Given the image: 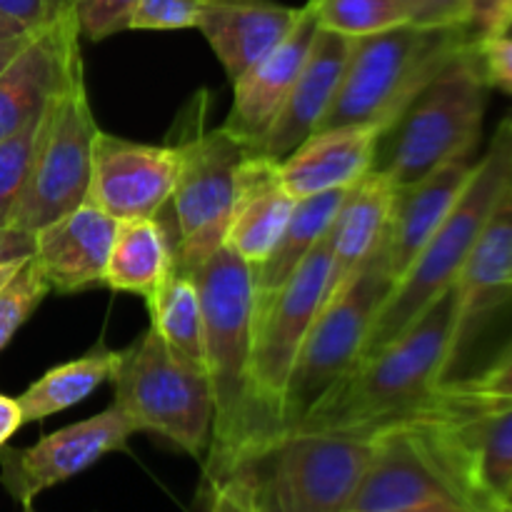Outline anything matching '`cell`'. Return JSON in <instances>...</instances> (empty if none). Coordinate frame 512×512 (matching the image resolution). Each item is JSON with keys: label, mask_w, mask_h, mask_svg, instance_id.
Returning a JSON list of instances; mask_svg holds the SVG:
<instances>
[{"label": "cell", "mask_w": 512, "mask_h": 512, "mask_svg": "<svg viewBox=\"0 0 512 512\" xmlns=\"http://www.w3.org/2000/svg\"><path fill=\"white\" fill-rule=\"evenodd\" d=\"M35 250V235L18 228H0V265L30 258Z\"/></svg>", "instance_id": "cell-41"}, {"label": "cell", "mask_w": 512, "mask_h": 512, "mask_svg": "<svg viewBox=\"0 0 512 512\" xmlns=\"http://www.w3.org/2000/svg\"><path fill=\"white\" fill-rule=\"evenodd\" d=\"M173 270L175 240L158 218L118 220L103 285L148 300Z\"/></svg>", "instance_id": "cell-26"}, {"label": "cell", "mask_w": 512, "mask_h": 512, "mask_svg": "<svg viewBox=\"0 0 512 512\" xmlns=\"http://www.w3.org/2000/svg\"><path fill=\"white\" fill-rule=\"evenodd\" d=\"M350 48H353V40L345 35L330 33L323 28L318 30L308 60H305L283 110L253 153L280 163L310 135L318 133L333 108L340 83H343Z\"/></svg>", "instance_id": "cell-19"}, {"label": "cell", "mask_w": 512, "mask_h": 512, "mask_svg": "<svg viewBox=\"0 0 512 512\" xmlns=\"http://www.w3.org/2000/svg\"><path fill=\"white\" fill-rule=\"evenodd\" d=\"M178 173L180 153L173 143H135L98 130L88 200L115 220L158 218L173 198Z\"/></svg>", "instance_id": "cell-15"}, {"label": "cell", "mask_w": 512, "mask_h": 512, "mask_svg": "<svg viewBox=\"0 0 512 512\" xmlns=\"http://www.w3.org/2000/svg\"><path fill=\"white\" fill-rule=\"evenodd\" d=\"M318 30V18H315L313 8L305 3L288 38L233 83V108H230L223 128L235 135L248 150L258 148L268 130L273 128L275 118L283 110L285 100L308 60Z\"/></svg>", "instance_id": "cell-16"}, {"label": "cell", "mask_w": 512, "mask_h": 512, "mask_svg": "<svg viewBox=\"0 0 512 512\" xmlns=\"http://www.w3.org/2000/svg\"><path fill=\"white\" fill-rule=\"evenodd\" d=\"M408 23L418 28H468L473 0H400Z\"/></svg>", "instance_id": "cell-36"}, {"label": "cell", "mask_w": 512, "mask_h": 512, "mask_svg": "<svg viewBox=\"0 0 512 512\" xmlns=\"http://www.w3.org/2000/svg\"><path fill=\"white\" fill-rule=\"evenodd\" d=\"M460 385L473 393L490 395V398H512V345L485 373L460 380Z\"/></svg>", "instance_id": "cell-39"}, {"label": "cell", "mask_w": 512, "mask_h": 512, "mask_svg": "<svg viewBox=\"0 0 512 512\" xmlns=\"http://www.w3.org/2000/svg\"><path fill=\"white\" fill-rule=\"evenodd\" d=\"M50 293L38 263L30 255L18 273L0 288V350L10 343L20 325L35 313L45 295Z\"/></svg>", "instance_id": "cell-32"}, {"label": "cell", "mask_w": 512, "mask_h": 512, "mask_svg": "<svg viewBox=\"0 0 512 512\" xmlns=\"http://www.w3.org/2000/svg\"><path fill=\"white\" fill-rule=\"evenodd\" d=\"M200 0H138L128 30H188L198 25Z\"/></svg>", "instance_id": "cell-34"}, {"label": "cell", "mask_w": 512, "mask_h": 512, "mask_svg": "<svg viewBox=\"0 0 512 512\" xmlns=\"http://www.w3.org/2000/svg\"><path fill=\"white\" fill-rule=\"evenodd\" d=\"M118 220L85 200L35 233L33 258L50 293L70 295L103 285Z\"/></svg>", "instance_id": "cell-18"}, {"label": "cell", "mask_w": 512, "mask_h": 512, "mask_svg": "<svg viewBox=\"0 0 512 512\" xmlns=\"http://www.w3.org/2000/svg\"><path fill=\"white\" fill-rule=\"evenodd\" d=\"M328 290L330 245L325 238L295 270L293 278L255 310L253 385L260 413L268 425L270 443L283 433L285 390L300 348L328 300Z\"/></svg>", "instance_id": "cell-12"}, {"label": "cell", "mask_w": 512, "mask_h": 512, "mask_svg": "<svg viewBox=\"0 0 512 512\" xmlns=\"http://www.w3.org/2000/svg\"><path fill=\"white\" fill-rule=\"evenodd\" d=\"M43 113L45 108L33 120H28L18 133L0 140V228H8L10 215L28 183L40 128H43Z\"/></svg>", "instance_id": "cell-31"}, {"label": "cell", "mask_w": 512, "mask_h": 512, "mask_svg": "<svg viewBox=\"0 0 512 512\" xmlns=\"http://www.w3.org/2000/svg\"><path fill=\"white\" fill-rule=\"evenodd\" d=\"M23 423V410H20L18 398L0 395V448L13 438Z\"/></svg>", "instance_id": "cell-42"}, {"label": "cell", "mask_w": 512, "mask_h": 512, "mask_svg": "<svg viewBox=\"0 0 512 512\" xmlns=\"http://www.w3.org/2000/svg\"><path fill=\"white\" fill-rule=\"evenodd\" d=\"M23 512H35L33 508H23Z\"/></svg>", "instance_id": "cell-49"}, {"label": "cell", "mask_w": 512, "mask_h": 512, "mask_svg": "<svg viewBox=\"0 0 512 512\" xmlns=\"http://www.w3.org/2000/svg\"><path fill=\"white\" fill-rule=\"evenodd\" d=\"M512 190V113L503 118L490 138L488 150L465 183L450 213L428 248L420 253L413 268L393 285L388 300L380 308L370 330L365 355L375 353L383 345L393 343L400 333L410 328L445 290H450L483 235L485 225L493 218L498 205Z\"/></svg>", "instance_id": "cell-3"}, {"label": "cell", "mask_w": 512, "mask_h": 512, "mask_svg": "<svg viewBox=\"0 0 512 512\" xmlns=\"http://www.w3.org/2000/svg\"><path fill=\"white\" fill-rule=\"evenodd\" d=\"M75 58H80V30L73 10H68L35 30L30 43L0 75V140L18 133L45 108Z\"/></svg>", "instance_id": "cell-17"}, {"label": "cell", "mask_w": 512, "mask_h": 512, "mask_svg": "<svg viewBox=\"0 0 512 512\" xmlns=\"http://www.w3.org/2000/svg\"><path fill=\"white\" fill-rule=\"evenodd\" d=\"M473 38L468 28L433 30L413 23L355 38L343 83L320 130L380 125L388 133L415 95Z\"/></svg>", "instance_id": "cell-5"}, {"label": "cell", "mask_w": 512, "mask_h": 512, "mask_svg": "<svg viewBox=\"0 0 512 512\" xmlns=\"http://www.w3.org/2000/svg\"><path fill=\"white\" fill-rule=\"evenodd\" d=\"M475 40L438 70L380 140L373 170L388 175L395 188L418 183L440 165L473 155L490 88Z\"/></svg>", "instance_id": "cell-4"}, {"label": "cell", "mask_w": 512, "mask_h": 512, "mask_svg": "<svg viewBox=\"0 0 512 512\" xmlns=\"http://www.w3.org/2000/svg\"><path fill=\"white\" fill-rule=\"evenodd\" d=\"M293 208L295 198L280 180L278 163L250 150L238 170L225 248L255 268L273 253Z\"/></svg>", "instance_id": "cell-23"}, {"label": "cell", "mask_w": 512, "mask_h": 512, "mask_svg": "<svg viewBox=\"0 0 512 512\" xmlns=\"http://www.w3.org/2000/svg\"><path fill=\"white\" fill-rule=\"evenodd\" d=\"M135 433V425L113 403L103 413L65 425L28 448L3 445L0 485L15 503L30 508L40 493L85 473L105 455L128 448V440Z\"/></svg>", "instance_id": "cell-14"}, {"label": "cell", "mask_w": 512, "mask_h": 512, "mask_svg": "<svg viewBox=\"0 0 512 512\" xmlns=\"http://www.w3.org/2000/svg\"><path fill=\"white\" fill-rule=\"evenodd\" d=\"M70 0H0V13L18 20L28 30H40L68 13Z\"/></svg>", "instance_id": "cell-38"}, {"label": "cell", "mask_w": 512, "mask_h": 512, "mask_svg": "<svg viewBox=\"0 0 512 512\" xmlns=\"http://www.w3.org/2000/svg\"><path fill=\"white\" fill-rule=\"evenodd\" d=\"M138 0H70L80 35L88 40H105L128 30L130 13Z\"/></svg>", "instance_id": "cell-33"}, {"label": "cell", "mask_w": 512, "mask_h": 512, "mask_svg": "<svg viewBox=\"0 0 512 512\" xmlns=\"http://www.w3.org/2000/svg\"><path fill=\"white\" fill-rule=\"evenodd\" d=\"M150 310V328L183 358L205 370L203 303L193 275L173 270L168 280L145 300Z\"/></svg>", "instance_id": "cell-29"}, {"label": "cell", "mask_w": 512, "mask_h": 512, "mask_svg": "<svg viewBox=\"0 0 512 512\" xmlns=\"http://www.w3.org/2000/svg\"><path fill=\"white\" fill-rule=\"evenodd\" d=\"M483 65V75L490 88L512 95V35L495 33L475 40Z\"/></svg>", "instance_id": "cell-37"}, {"label": "cell", "mask_w": 512, "mask_h": 512, "mask_svg": "<svg viewBox=\"0 0 512 512\" xmlns=\"http://www.w3.org/2000/svg\"><path fill=\"white\" fill-rule=\"evenodd\" d=\"M300 10L275 0H200L195 28L235 83L288 38Z\"/></svg>", "instance_id": "cell-20"}, {"label": "cell", "mask_w": 512, "mask_h": 512, "mask_svg": "<svg viewBox=\"0 0 512 512\" xmlns=\"http://www.w3.org/2000/svg\"><path fill=\"white\" fill-rule=\"evenodd\" d=\"M23 33H30L25 25H20L18 20L8 18V15L0 13V40L5 38H15V35H23Z\"/></svg>", "instance_id": "cell-44"}, {"label": "cell", "mask_w": 512, "mask_h": 512, "mask_svg": "<svg viewBox=\"0 0 512 512\" xmlns=\"http://www.w3.org/2000/svg\"><path fill=\"white\" fill-rule=\"evenodd\" d=\"M373 455V433L293 428L248 465L263 512H348Z\"/></svg>", "instance_id": "cell-8"}, {"label": "cell", "mask_w": 512, "mask_h": 512, "mask_svg": "<svg viewBox=\"0 0 512 512\" xmlns=\"http://www.w3.org/2000/svg\"><path fill=\"white\" fill-rule=\"evenodd\" d=\"M318 25L345 38H365L408 23L400 0H308Z\"/></svg>", "instance_id": "cell-30"}, {"label": "cell", "mask_w": 512, "mask_h": 512, "mask_svg": "<svg viewBox=\"0 0 512 512\" xmlns=\"http://www.w3.org/2000/svg\"><path fill=\"white\" fill-rule=\"evenodd\" d=\"M395 185L380 170H370L368 175L350 185L343 205L335 215L328 233L330 245V290L333 298L343 285L353 280V275L373 258L375 250L388 233L390 213H393Z\"/></svg>", "instance_id": "cell-24"}, {"label": "cell", "mask_w": 512, "mask_h": 512, "mask_svg": "<svg viewBox=\"0 0 512 512\" xmlns=\"http://www.w3.org/2000/svg\"><path fill=\"white\" fill-rule=\"evenodd\" d=\"M498 512H512V510H510V508H505V505H500Z\"/></svg>", "instance_id": "cell-48"}, {"label": "cell", "mask_w": 512, "mask_h": 512, "mask_svg": "<svg viewBox=\"0 0 512 512\" xmlns=\"http://www.w3.org/2000/svg\"><path fill=\"white\" fill-rule=\"evenodd\" d=\"M458 350L460 308L453 285L393 343L363 355L295 428L375 433L413 418L435 403Z\"/></svg>", "instance_id": "cell-2"}, {"label": "cell", "mask_w": 512, "mask_h": 512, "mask_svg": "<svg viewBox=\"0 0 512 512\" xmlns=\"http://www.w3.org/2000/svg\"><path fill=\"white\" fill-rule=\"evenodd\" d=\"M505 508H510L512 510V490H510V493H508V498H505Z\"/></svg>", "instance_id": "cell-47"}, {"label": "cell", "mask_w": 512, "mask_h": 512, "mask_svg": "<svg viewBox=\"0 0 512 512\" xmlns=\"http://www.w3.org/2000/svg\"><path fill=\"white\" fill-rule=\"evenodd\" d=\"M115 400L138 433H153L203 460L213 433L208 373L175 353L153 328L120 350L113 375Z\"/></svg>", "instance_id": "cell-7"}, {"label": "cell", "mask_w": 512, "mask_h": 512, "mask_svg": "<svg viewBox=\"0 0 512 512\" xmlns=\"http://www.w3.org/2000/svg\"><path fill=\"white\" fill-rule=\"evenodd\" d=\"M460 345L470 330L512 300V190L470 250L458 280Z\"/></svg>", "instance_id": "cell-25"}, {"label": "cell", "mask_w": 512, "mask_h": 512, "mask_svg": "<svg viewBox=\"0 0 512 512\" xmlns=\"http://www.w3.org/2000/svg\"><path fill=\"white\" fill-rule=\"evenodd\" d=\"M205 512H263L248 470H235L233 475L205 490Z\"/></svg>", "instance_id": "cell-35"}, {"label": "cell", "mask_w": 512, "mask_h": 512, "mask_svg": "<svg viewBox=\"0 0 512 512\" xmlns=\"http://www.w3.org/2000/svg\"><path fill=\"white\" fill-rule=\"evenodd\" d=\"M203 303L205 373L213 390V433L203 458V493L270 443L253 385L255 288L253 270L223 248L195 273Z\"/></svg>", "instance_id": "cell-1"}, {"label": "cell", "mask_w": 512, "mask_h": 512, "mask_svg": "<svg viewBox=\"0 0 512 512\" xmlns=\"http://www.w3.org/2000/svg\"><path fill=\"white\" fill-rule=\"evenodd\" d=\"M33 35H35V30H30V33L15 35V38L0 40V75H3L5 68H8L15 58H18L20 50L30 43V38H33Z\"/></svg>", "instance_id": "cell-43"}, {"label": "cell", "mask_w": 512, "mask_h": 512, "mask_svg": "<svg viewBox=\"0 0 512 512\" xmlns=\"http://www.w3.org/2000/svg\"><path fill=\"white\" fill-rule=\"evenodd\" d=\"M25 260H28V258H25ZM25 260H15V263H5V265H0V288H3V285L8 283V280L13 278L15 273H18L20 265H23Z\"/></svg>", "instance_id": "cell-45"}, {"label": "cell", "mask_w": 512, "mask_h": 512, "mask_svg": "<svg viewBox=\"0 0 512 512\" xmlns=\"http://www.w3.org/2000/svg\"><path fill=\"white\" fill-rule=\"evenodd\" d=\"M98 130L85 88L83 58H75L63 85L45 105L33 168L10 215L8 228L35 235L55 218L88 200Z\"/></svg>", "instance_id": "cell-10"}, {"label": "cell", "mask_w": 512, "mask_h": 512, "mask_svg": "<svg viewBox=\"0 0 512 512\" xmlns=\"http://www.w3.org/2000/svg\"><path fill=\"white\" fill-rule=\"evenodd\" d=\"M385 128L380 125H338L310 135L278 163L280 180L295 200L345 190L375 165Z\"/></svg>", "instance_id": "cell-21"}, {"label": "cell", "mask_w": 512, "mask_h": 512, "mask_svg": "<svg viewBox=\"0 0 512 512\" xmlns=\"http://www.w3.org/2000/svg\"><path fill=\"white\" fill-rule=\"evenodd\" d=\"M345 190H330V193L313 195V198L295 200L293 215L285 225L283 235L275 243L273 253L255 265L253 270V288H255V310L273 298L290 278L295 270L305 263L310 253L328 238L330 225L343 205Z\"/></svg>", "instance_id": "cell-27"}, {"label": "cell", "mask_w": 512, "mask_h": 512, "mask_svg": "<svg viewBox=\"0 0 512 512\" xmlns=\"http://www.w3.org/2000/svg\"><path fill=\"white\" fill-rule=\"evenodd\" d=\"M195 113L185 118L173 145L180 153V173L175 180V270L195 273L225 245L230 210L238 188V170L250 153L223 125L205 128L200 95L193 100Z\"/></svg>", "instance_id": "cell-9"}, {"label": "cell", "mask_w": 512, "mask_h": 512, "mask_svg": "<svg viewBox=\"0 0 512 512\" xmlns=\"http://www.w3.org/2000/svg\"><path fill=\"white\" fill-rule=\"evenodd\" d=\"M348 512H488L428 408L373 433V455Z\"/></svg>", "instance_id": "cell-6"}, {"label": "cell", "mask_w": 512, "mask_h": 512, "mask_svg": "<svg viewBox=\"0 0 512 512\" xmlns=\"http://www.w3.org/2000/svg\"><path fill=\"white\" fill-rule=\"evenodd\" d=\"M393 285L395 280L380 243L373 258L353 275V280L325 300L300 348L285 390L283 433L293 430L303 415L363 358L370 330Z\"/></svg>", "instance_id": "cell-11"}, {"label": "cell", "mask_w": 512, "mask_h": 512, "mask_svg": "<svg viewBox=\"0 0 512 512\" xmlns=\"http://www.w3.org/2000/svg\"><path fill=\"white\" fill-rule=\"evenodd\" d=\"M118 360L120 350H110L103 340H98L78 360L50 368L43 378L35 380L18 398L20 410H23V423H38V420L83 403L105 380H113Z\"/></svg>", "instance_id": "cell-28"}, {"label": "cell", "mask_w": 512, "mask_h": 512, "mask_svg": "<svg viewBox=\"0 0 512 512\" xmlns=\"http://www.w3.org/2000/svg\"><path fill=\"white\" fill-rule=\"evenodd\" d=\"M500 33H510L512 35V15L508 18V23L503 25V30H500Z\"/></svg>", "instance_id": "cell-46"}, {"label": "cell", "mask_w": 512, "mask_h": 512, "mask_svg": "<svg viewBox=\"0 0 512 512\" xmlns=\"http://www.w3.org/2000/svg\"><path fill=\"white\" fill-rule=\"evenodd\" d=\"M512 15V0H473L470 3L468 30L475 38L495 35L503 30Z\"/></svg>", "instance_id": "cell-40"}, {"label": "cell", "mask_w": 512, "mask_h": 512, "mask_svg": "<svg viewBox=\"0 0 512 512\" xmlns=\"http://www.w3.org/2000/svg\"><path fill=\"white\" fill-rule=\"evenodd\" d=\"M473 168V155H465V158L440 165L418 183L395 188L393 213H390L388 233L383 240L385 260H388V270L395 283L413 268L420 253L428 248L433 235L443 225L445 215L463 193Z\"/></svg>", "instance_id": "cell-22"}, {"label": "cell", "mask_w": 512, "mask_h": 512, "mask_svg": "<svg viewBox=\"0 0 512 512\" xmlns=\"http://www.w3.org/2000/svg\"><path fill=\"white\" fill-rule=\"evenodd\" d=\"M428 413L483 508L498 512L512 490V398H490L445 380Z\"/></svg>", "instance_id": "cell-13"}]
</instances>
